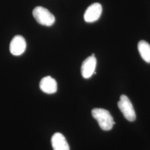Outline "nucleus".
Masks as SVG:
<instances>
[{"mask_svg": "<svg viewBox=\"0 0 150 150\" xmlns=\"http://www.w3.org/2000/svg\"><path fill=\"white\" fill-rule=\"evenodd\" d=\"M51 144L54 150H70V146L64 136L57 132L52 136Z\"/></svg>", "mask_w": 150, "mask_h": 150, "instance_id": "6e6552de", "label": "nucleus"}, {"mask_svg": "<svg viewBox=\"0 0 150 150\" xmlns=\"http://www.w3.org/2000/svg\"><path fill=\"white\" fill-rule=\"evenodd\" d=\"M32 14L36 21L41 25L51 26L55 22L54 15L42 6L36 7L33 10Z\"/></svg>", "mask_w": 150, "mask_h": 150, "instance_id": "f03ea898", "label": "nucleus"}, {"mask_svg": "<svg viewBox=\"0 0 150 150\" xmlns=\"http://www.w3.org/2000/svg\"><path fill=\"white\" fill-rule=\"evenodd\" d=\"M102 12L101 5L99 3H94L87 8L84 14V20L88 23L96 21L100 18Z\"/></svg>", "mask_w": 150, "mask_h": 150, "instance_id": "39448f33", "label": "nucleus"}, {"mask_svg": "<svg viewBox=\"0 0 150 150\" xmlns=\"http://www.w3.org/2000/svg\"><path fill=\"white\" fill-rule=\"evenodd\" d=\"M26 48V40L23 37L17 35L12 38L10 45V51L14 56H20L23 54Z\"/></svg>", "mask_w": 150, "mask_h": 150, "instance_id": "423d86ee", "label": "nucleus"}, {"mask_svg": "<svg viewBox=\"0 0 150 150\" xmlns=\"http://www.w3.org/2000/svg\"><path fill=\"white\" fill-rule=\"evenodd\" d=\"M138 50L141 57L147 63H150V45L142 40L138 43Z\"/></svg>", "mask_w": 150, "mask_h": 150, "instance_id": "1a4fd4ad", "label": "nucleus"}, {"mask_svg": "<svg viewBox=\"0 0 150 150\" xmlns=\"http://www.w3.org/2000/svg\"><path fill=\"white\" fill-rule=\"evenodd\" d=\"M117 105L125 118L130 122L134 121L136 118V113L129 97L125 95H121Z\"/></svg>", "mask_w": 150, "mask_h": 150, "instance_id": "7ed1b4c3", "label": "nucleus"}, {"mask_svg": "<svg viewBox=\"0 0 150 150\" xmlns=\"http://www.w3.org/2000/svg\"><path fill=\"white\" fill-rule=\"evenodd\" d=\"M92 115L96 120L100 128L104 131L111 130L115 124L111 113L105 109L94 108L92 110Z\"/></svg>", "mask_w": 150, "mask_h": 150, "instance_id": "f257e3e1", "label": "nucleus"}, {"mask_svg": "<svg viewBox=\"0 0 150 150\" xmlns=\"http://www.w3.org/2000/svg\"><path fill=\"white\" fill-rule=\"evenodd\" d=\"M96 64V59L94 54L84 60L81 68V75L84 79H89L93 74H96L95 72Z\"/></svg>", "mask_w": 150, "mask_h": 150, "instance_id": "20e7f679", "label": "nucleus"}, {"mask_svg": "<svg viewBox=\"0 0 150 150\" xmlns=\"http://www.w3.org/2000/svg\"><path fill=\"white\" fill-rule=\"evenodd\" d=\"M40 88L43 92L47 94H53L57 90V84L56 80L51 76L42 78L40 82Z\"/></svg>", "mask_w": 150, "mask_h": 150, "instance_id": "0eeeda50", "label": "nucleus"}]
</instances>
